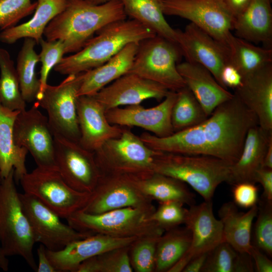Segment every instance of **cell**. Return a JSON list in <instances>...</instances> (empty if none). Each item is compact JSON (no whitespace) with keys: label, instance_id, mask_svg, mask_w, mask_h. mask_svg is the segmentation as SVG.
Returning <instances> with one entry per match:
<instances>
[{"label":"cell","instance_id":"1","mask_svg":"<svg viewBox=\"0 0 272 272\" xmlns=\"http://www.w3.org/2000/svg\"><path fill=\"white\" fill-rule=\"evenodd\" d=\"M258 125L255 115L233 93L200 123L163 138L149 132L140 137L150 148L162 152L200 155L232 164L240 156L248 130Z\"/></svg>","mask_w":272,"mask_h":272},{"label":"cell","instance_id":"2","mask_svg":"<svg viewBox=\"0 0 272 272\" xmlns=\"http://www.w3.org/2000/svg\"><path fill=\"white\" fill-rule=\"evenodd\" d=\"M126 17L119 0L101 5L87 0H66L64 9L49 23L43 35L48 41H61L65 53L76 52L94 33Z\"/></svg>","mask_w":272,"mask_h":272},{"label":"cell","instance_id":"3","mask_svg":"<svg viewBox=\"0 0 272 272\" xmlns=\"http://www.w3.org/2000/svg\"><path fill=\"white\" fill-rule=\"evenodd\" d=\"M96 33L81 50L63 57L54 70L67 76L86 72L103 64L127 44H139L157 35L152 29L133 19L113 22Z\"/></svg>","mask_w":272,"mask_h":272},{"label":"cell","instance_id":"4","mask_svg":"<svg viewBox=\"0 0 272 272\" xmlns=\"http://www.w3.org/2000/svg\"><path fill=\"white\" fill-rule=\"evenodd\" d=\"M232 164L212 156L161 152L156 159L154 172L182 181L205 201H210L220 184L229 183Z\"/></svg>","mask_w":272,"mask_h":272},{"label":"cell","instance_id":"5","mask_svg":"<svg viewBox=\"0 0 272 272\" xmlns=\"http://www.w3.org/2000/svg\"><path fill=\"white\" fill-rule=\"evenodd\" d=\"M0 242L7 256L22 257L36 271V241L15 184L14 170L0 184Z\"/></svg>","mask_w":272,"mask_h":272},{"label":"cell","instance_id":"6","mask_svg":"<svg viewBox=\"0 0 272 272\" xmlns=\"http://www.w3.org/2000/svg\"><path fill=\"white\" fill-rule=\"evenodd\" d=\"M156 208L126 207L99 214L79 211L66 220L77 231L118 238L161 236L165 231L149 220Z\"/></svg>","mask_w":272,"mask_h":272},{"label":"cell","instance_id":"7","mask_svg":"<svg viewBox=\"0 0 272 272\" xmlns=\"http://www.w3.org/2000/svg\"><path fill=\"white\" fill-rule=\"evenodd\" d=\"M130 127L124 126L117 137L94 152L102 174H122L143 178L154 173L156 159L161 152L147 146Z\"/></svg>","mask_w":272,"mask_h":272},{"label":"cell","instance_id":"8","mask_svg":"<svg viewBox=\"0 0 272 272\" xmlns=\"http://www.w3.org/2000/svg\"><path fill=\"white\" fill-rule=\"evenodd\" d=\"M182 56L177 44L156 35L140 42L128 73L137 74L169 91L177 92L186 86L177 69V62Z\"/></svg>","mask_w":272,"mask_h":272},{"label":"cell","instance_id":"9","mask_svg":"<svg viewBox=\"0 0 272 272\" xmlns=\"http://www.w3.org/2000/svg\"><path fill=\"white\" fill-rule=\"evenodd\" d=\"M19 181L24 192L36 197L65 220L84 208L91 193L79 192L71 187L56 167L37 166Z\"/></svg>","mask_w":272,"mask_h":272},{"label":"cell","instance_id":"10","mask_svg":"<svg viewBox=\"0 0 272 272\" xmlns=\"http://www.w3.org/2000/svg\"><path fill=\"white\" fill-rule=\"evenodd\" d=\"M83 73L67 75L58 85L47 84L41 99L34 103L46 111L54 135L78 143L80 131L77 117L78 92Z\"/></svg>","mask_w":272,"mask_h":272},{"label":"cell","instance_id":"11","mask_svg":"<svg viewBox=\"0 0 272 272\" xmlns=\"http://www.w3.org/2000/svg\"><path fill=\"white\" fill-rule=\"evenodd\" d=\"M164 15L187 19L228 47L234 17L222 0H160Z\"/></svg>","mask_w":272,"mask_h":272},{"label":"cell","instance_id":"12","mask_svg":"<svg viewBox=\"0 0 272 272\" xmlns=\"http://www.w3.org/2000/svg\"><path fill=\"white\" fill-rule=\"evenodd\" d=\"M153 200L141 189L138 178L122 174H102L80 211L99 214L126 207H149Z\"/></svg>","mask_w":272,"mask_h":272},{"label":"cell","instance_id":"13","mask_svg":"<svg viewBox=\"0 0 272 272\" xmlns=\"http://www.w3.org/2000/svg\"><path fill=\"white\" fill-rule=\"evenodd\" d=\"M54 143L56 167L64 181L76 191L91 193L101 176L94 152L56 135Z\"/></svg>","mask_w":272,"mask_h":272},{"label":"cell","instance_id":"14","mask_svg":"<svg viewBox=\"0 0 272 272\" xmlns=\"http://www.w3.org/2000/svg\"><path fill=\"white\" fill-rule=\"evenodd\" d=\"M22 205L36 241L51 251L92 234L79 231L63 223L61 218L36 197L20 193Z\"/></svg>","mask_w":272,"mask_h":272},{"label":"cell","instance_id":"15","mask_svg":"<svg viewBox=\"0 0 272 272\" xmlns=\"http://www.w3.org/2000/svg\"><path fill=\"white\" fill-rule=\"evenodd\" d=\"M38 107L34 104L19 112L13 127L14 141L31 154L37 166L55 168L54 135L47 117Z\"/></svg>","mask_w":272,"mask_h":272},{"label":"cell","instance_id":"16","mask_svg":"<svg viewBox=\"0 0 272 272\" xmlns=\"http://www.w3.org/2000/svg\"><path fill=\"white\" fill-rule=\"evenodd\" d=\"M176 32L177 44L186 60L205 67L222 86V70L230 62L229 48L191 23Z\"/></svg>","mask_w":272,"mask_h":272},{"label":"cell","instance_id":"17","mask_svg":"<svg viewBox=\"0 0 272 272\" xmlns=\"http://www.w3.org/2000/svg\"><path fill=\"white\" fill-rule=\"evenodd\" d=\"M177 92L170 91L158 105L146 108L140 104L109 109L105 112L108 122L122 126H137L160 138L174 133L171 123V112L176 100Z\"/></svg>","mask_w":272,"mask_h":272},{"label":"cell","instance_id":"18","mask_svg":"<svg viewBox=\"0 0 272 272\" xmlns=\"http://www.w3.org/2000/svg\"><path fill=\"white\" fill-rule=\"evenodd\" d=\"M184 224L191 232V241L188 250L177 261L181 268L194 257L209 252L224 241L223 225L214 214L212 200L190 206Z\"/></svg>","mask_w":272,"mask_h":272},{"label":"cell","instance_id":"19","mask_svg":"<svg viewBox=\"0 0 272 272\" xmlns=\"http://www.w3.org/2000/svg\"><path fill=\"white\" fill-rule=\"evenodd\" d=\"M169 91L157 83L135 74L127 73L93 96L107 111L122 105L140 104L149 99L160 101Z\"/></svg>","mask_w":272,"mask_h":272},{"label":"cell","instance_id":"20","mask_svg":"<svg viewBox=\"0 0 272 272\" xmlns=\"http://www.w3.org/2000/svg\"><path fill=\"white\" fill-rule=\"evenodd\" d=\"M137 238L95 234L75 241L59 250L47 249V254L58 272H76L88 258L114 248L129 246Z\"/></svg>","mask_w":272,"mask_h":272},{"label":"cell","instance_id":"21","mask_svg":"<svg viewBox=\"0 0 272 272\" xmlns=\"http://www.w3.org/2000/svg\"><path fill=\"white\" fill-rule=\"evenodd\" d=\"M105 110L94 96L78 97L77 117L80 131L79 144L95 152L106 142L118 137L124 126L110 123Z\"/></svg>","mask_w":272,"mask_h":272},{"label":"cell","instance_id":"22","mask_svg":"<svg viewBox=\"0 0 272 272\" xmlns=\"http://www.w3.org/2000/svg\"><path fill=\"white\" fill-rule=\"evenodd\" d=\"M234 94L255 115L258 125L272 132V63L243 77Z\"/></svg>","mask_w":272,"mask_h":272},{"label":"cell","instance_id":"23","mask_svg":"<svg viewBox=\"0 0 272 272\" xmlns=\"http://www.w3.org/2000/svg\"><path fill=\"white\" fill-rule=\"evenodd\" d=\"M177 69L208 116L217 106L233 96L207 69L198 63L186 60L177 64Z\"/></svg>","mask_w":272,"mask_h":272},{"label":"cell","instance_id":"24","mask_svg":"<svg viewBox=\"0 0 272 272\" xmlns=\"http://www.w3.org/2000/svg\"><path fill=\"white\" fill-rule=\"evenodd\" d=\"M271 139L272 132L264 130L258 125L248 130L240 156L231 166L229 184L234 185L244 182L255 183L256 173L262 167Z\"/></svg>","mask_w":272,"mask_h":272},{"label":"cell","instance_id":"25","mask_svg":"<svg viewBox=\"0 0 272 272\" xmlns=\"http://www.w3.org/2000/svg\"><path fill=\"white\" fill-rule=\"evenodd\" d=\"M235 36L266 47L272 45V9L270 0H251L246 8L234 18Z\"/></svg>","mask_w":272,"mask_h":272},{"label":"cell","instance_id":"26","mask_svg":"<svg viewBox=\"0 0 272 272\" xmlns=\"http://www.w3.org/2000/svg\"><path fill=\"white\" fill-rule=\"evenodd\" d=\"M139 44L130 43L103 64L83 73L78 96H93L104 87L128 73Z\"/></svg>","mask_w":272,"mask_h":272},{"label":"cell","instance_id":"27","mask_svg":"<svg viewBox=\"0 0 272 272\" xmlns=\"http://www.w3.org/2000/svg\"><path fill=\"white\" fill-rule=\"evenodd\" d=\"M256 204L246 212L239 211L232 201L225 202L218 211L220 220L223 225L225 241L239 253L249 254L252 244L251 231L254 219L258 212Z\"/></svg>","mask_w":272,"mask_h":272},{"label":"cell","instance_id":"28","mask_svg":"<svg viewBox=\"0 0 272 272\" xmlns=\"http://www.w3.org/2000/svg\"><path fill=\"white\" fill-rule=\"evenodd\" d=\"M19 112L0 104V171L3 178L13 169L17 180L28 172L25 163L28 151L15 144L13 135L15 120Z\"/></svg>","mask_w":272,"mask_h":272},{"label":"cell","instance_id":"29","mask_svg":"<svg viewBox=\"0 0 272 272\" xmlns=\"http://www.w3.org/2000/svg\"><path fill=\"white\" fill-rule=\"evenodd\" d=\"M66 0H37L35 13L31 19L20 25L2 30L0 41L13 44L24 38L39 44L49 23L64 8Z\"/></svg>","mask_w":272,"mask_h":272},{"label":"cell","instance_id":"30","mask_svg":"<svg viewBox=\"0 0 272 272\" xmlns=\"http://www.w3.org/2000/svg\"><path fill=\"white\" fill-rule=\"evenodd\" d=\"M138 181L143 192L153 200L179 202L189 206L195 204V195L186 184L174 178L154 172L138 178Z\"/></svg>","mask_w":272,"mask_h":272},{"label":"cell","instance_id":"31","mask_svg":"<svg viewBox=\"0 0 272 272\" xmlns=\"http://www.w3.org/2000/svg\"><path fill=\"white\" fill-rule=\"evenodd\" d=\"M126 16L152 29L157 35L176 43V29L168 24L160 0H119Z\"/></svg>","mask_w":272,"mask_h":272},{"label":"cell","instance_id":"32","mask_svg":"<svg viewBox=\"0 0 272 272\" xmlns=\"http://www.w3.org/2000/svg\"><path fill=\"white\" fill-rule=\"evenodd\" d=\"M229 61L243 77L272 63V48L256 46L233 35L228 46Z\"/></svg>","mask_w":272,"mask_h":272},{"label":"cell","instance_id":"33","mask_svg":"<svg viewBox=\"0 0 272 272\" xmlns=\"http://www.w3.org/2000/svg\"><path fill=\"white\" fill-rule=\"evenodd\" d=\"M191 241V234L186 227L165 231L157 243L154 272H168L188 250Z\"/></svg>","mask_w":272,"mask_h":272},{"label":"cell","instance_id":"34","mask_svg":"<svg viewBox=\"0 0 272 272\" xmlns=\"http://www.w3.org/2000/svg\"><path fill=\"white\" fill-rule=\"evenodd\" d=\"M36 42L26 38L17 58L16 67L21 92L26 102L36 99L40 89L39 79L36 74V66L39 62V54L35 50Z\"/></svg>","mask_w":272,"mask_h":272},{"label":"cell","instance_id":"35","mask_svg":"<svg viewBox=\"0 0 272 272\" xmlns=\"http://www.w3.org/2000/svg\"><path fill=\"white\" fill-rule=\"evenodd\" d=\"M14 63L9 52L0 47V104L13 111L26 109Z\"/></svg>","mask_w":272,"mask_h":272},{"label":"cell","instance_id":"36","mask_svg":"<svg viewBox=\"0 0 272 272\" xmlns=\"http://www.w3.org/2000/svg\"><path fill=\"white\" fill-rule=\"evenodd\" d=\"M177 93L171 116L174 132L194 126L208 117L201 105L186 86Z\"/></svg>","mask_w":272,"mask_h":272},{"label":"cell","instance_id":"37","mask_svg":"<svg viewBox=\"0 0 272 272\" xmlns=\"http://www.w3.org/2000/svg\"><path fill=\"white\" fill-rule=\"evenodd\" d=\"M129 246L114 248L88 258L76 272H132Z\"/></svg>","mask_w":272,"mask_h":272},{"label":"cell","instance_id":"38","mask_svg":"<svg viewBox=\"0 0 272 272\" xmlns=\"http://www.w3.org/2000/svg\"><path fill=\"white\" fill-rule=\"evenodd\" d=\"M160 236L138 238L129 245V258L133 271H155L156 245Z\"/></svg>","mask_w":272,"mask_h":272},{"label":"cell","instance_id":"39","mask_svg":"<svg viewBox=\"0 0 272 272\" xmlns=\"http://www.w3.org/2000/svg\"><path fill=\"white\" fill-rule=\"evenodd\" d=\"M254 224V245L267 256L272 255V201L262 197Z\"/></svg>","mask_w":272,"mask_h":272},{"label":"cell","instance_id":"40","mask_svg":"<svg viewBox=\"0 0 272 272\" xmlns=\"http://www.w3.org/2000/svg\"><path fill=\"white\" fill-rule=\"evenodd\" d=\"M41 51L39 54L41 62L40 89L36 97V101L42 97L44 91L47 85V79L50 72L63 57L65 53L63 43L59 40L48 41L42 38L39 43Z\"/></svg>","mask_w":272,"mask_h":272},{"label":"cell","instance_id":"41","mask_svg":"<svg viewBox=\"0 0 272 272\" xmlns=\"http://www.w3.org/2000/svg\"><path fill=\"white\" fill-rule=\"evenodd\" d=\"M238 252L226 241L210 251L201 272H235Z\"/></svg>","mask_w":272,"mask_h":272},{"label":"cell","instance_id":"42","mask_svg":"<svg viewBox=\"0 0 272 272\" xmlns=\"http://www.w3.org/2000/svg\"><path fill=\"white\" fill-rule=\"evenodd\" d=\"M184 205L174 201L160 203L149 220L164 231L178 227L184 224L187 217L188 209Z\"/></svg>","mask_w":272,"mask_h":272},{"label":"cell","instance_id":"43","mask_svg":"<svg viewBox=\"0 0 272 272\" xmlns=\"http://www.w3.org/2000/svg\"><path fill=\"white\" fill-rule=\"evenodd\" d=\"M37 2L32 0H0V28L2 30L16 26L18 22L32 13Z\"/></svg>","mask_w":272,"mask_h":272},{"label":"cell","instance_id":"44","mask_svg":"<svg viewBox=\"0 0 272 272\" xmlns=\"http://www.w3.org/2000/svg\"><path fill=\"white\" fill-rule=\"evenodd\" d=\"M232 190L234 202L244 208H250L257 204L258 188L255 183L241 182L233 185Z\"/></svg>","mask_w":272,"mask_h":272},{"label":"cell","instance_id":"45","mask_svg":"<svg viewBox=\"0 0 272 272\" xmlns=\"http://www.w3.org/2000/svg\"><path fill=\"white\" fill-rule=\"evenodd\" d=\"M242 77L238 71L230 63L223 68L221 74L222 86L225 89L228 87L235 89L242 83Z\"/></svg>","mask_w":272,"mask_h":272},{"label":"cell","instance_id":"46","mask_svg":"<svg viewBox=\"0 0 272 272\" xmlns=\"http://www.w3.org/2000/svg\"><path fill=\"white\" fill-rule=\"evenodd\" d=\"M255 183H260L263 189L262 197L272 201V169L262 167L256 173Z\"/></svg>","mask_w":272,"mask_h":272},{"label":"cell","instance_id":"47","mask_svg":"<svg viewBox=\"0 0 272 272\" xmlns=\"http://www.w3.org/2000/svg\"><path fill=\"white\" fill-rule=\"evenodd\" d=\"M249 254L254 262L256 270L258 272H271L272 262L265 254L254 245L250 250Z\"/></svg>","mask_w":272,"mask_h":272},{"label":"cell","instance_id":"48","mask_svg":"<svg viewBox=\"0 0 272 272\" xmlns=\"http://www.w3.org/2000/svg\"><path fill=\"white\" fill-rule=\"evenodd\" d=\"M38 259L37 272H58L51 263L47 254V249L40 244L37 249Z\"/></svg>","mask_w":272,"mask_h":272},{"label":"cell","instance_id":"49","mask_svg":"<svg viewBox=\"0 0 272 272\" xmlns=\"http://www.w3.org/2000/svg\"><path fill=\"white\" fill-rule=\"evenodd\" d=\"M251 0H222L233 17L241 13L248 6Z\"/></svg>","mask_w":272,"mask_h":272},{"label":"cell","instance_id":"50","mask_svg":"<svg viewBox=\"0 0 272 272\" xmlns=\"http://www.w3.org/2000/svg\"><path fill=\"white\" fill-rule=\"evenodd\" d=\"M208 253V252L198 255L191 259L182 272L201 271L206 262Z\"/></svg>","mask_w":272,"mask_h":272},{"label":"cell","instance_id":"51","mask_svg":"<svg viewBox=\"0 0 272 272\" xmlns=\"http://www.w3.org/2000/svg\"><path fill=\"white\" fill-rule=\"evenodd\" d=\"M262 167L272 169V139L269 142L264 157Z\"/></svg>","mask_w":272,"mask_h":272},{"label":"cell","instance_id":"52","mask_svg":"<svg viewBox=\"0 0 272 272\" xmlns=\"http://www.w3.org/2000/svg\"><path fill=\"white\" fill-rule=\"evenodd\" d=\"M0 268L4 271L9 269V260L5 254L0 242Z\"/></svg>","mask_w":272,"mask_h":272},{"label":"cell","instance_id":"53","mask_svg":"<svg viewBox=\"0 0 272 272\" xmlns=\"http://www.w3.org/2000/svg\"><path fill=\"white\" fill-rule=\"evenodd\" d=\"M87 1L94 5H101V4H105L109 2L110 0H87Z\"/></svg>","mask_w":272,"mask_h":272},{"label":"cell","instance_id":"54","mask_svg":"<svg viewBox=\"0 0 272 272\" xmlns=\"http://www.w3.org/2000/svg\"><path fill=\"white\" fill-rule=\"evenodd\" d=\"M2 179H3V178H2L1 173V171H0V184H1V182H2Z\"/></svg>","mask_w":272,"mask_h":272}]
</instances>
